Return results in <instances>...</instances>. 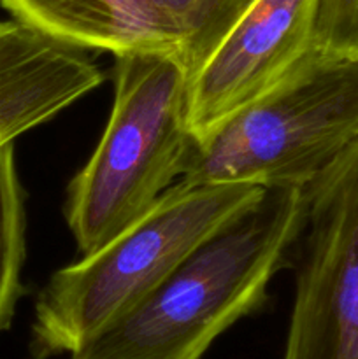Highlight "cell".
Segmentation results:
<instances>
[{
  "label": "cell",
  "instance_id": "1",
  "mask_svg": "<svg viewBox=\"0 0 358 359\" xmlns=\"http://www.w3.org/2000/svg\"><path fill=\"white\" fill-rule=\"evenodd\" d=\"M304 207L305 188L265 189L70 359H200L265 304L270 280L293 255Z\"/></svg>",
  "mask_w": 358,
  "mask_h": 359
},
{
  "label": "cell",
  "instance_id": "2",
  "mask_svg": "<svg viewBox=\"0 0 358 359\" xmlns=\"http://www.w3.org/2000/svg\"><path fill=\"white\" fill-rule=\"evenodd\" d=\"M114 102L104 133L67 186V226L81 256L139 221L175 179L193 146L190 74L175 51L114 56Z\"/></svg>",
  "mask_w": 358,
  "mask_h": 359
},
{
  "label": "cell",
  "instance_id": "3",
  "mask_svg": "<svg viewBox=\"0 0 358 359\" xmlns=\"http://www.w3.org/2000/svg\"><path fill=\"white\" fill-rule=\"evenodd\" d=\"M263 191L251 184L175 182L139 221L49 277L35 300L30 358L76 353Z\"/></svg>",
  "mask_w": 358,
  "mask_h": 359
},
{
  "label": "cell",
  "instance_id": "4",
  "mask_svg": "<svg viewBox=\"0 0 358 359\" xmlns=\"http://www.w3.org/2000/svg\"><path fill=\"white\" fill-rule=\"evenodd\" d=\"M358 139V56L311 49L279 83L202 139L183 184L307 188Z\"/></svg>",
  "mask_w": 358,
  "mask_h": 359
},
{
  "label": "cell",
  "instance_id": "5",
  "mask_svg": "<svg viewBox=\"0 0 358 359\" xmlns=\"http://www.w3.org/2000/svg\"><path fill=\"white\" fill-rule=\"evenodd\" d=\"M283 359H358V139L305 188Z\"/></svg>",
  "mask_w": 358,
  "mask_h": 359
},
{
  "label": "cell",
  "instance_id": "6",
  "mask_svg": "<svg viewBox=\"0 0 358 359\" xmlns=\"http://www.w3.org/2000/svg\"><path fill=\"white\" fill-rule=\"evenodd\" d=\"M318 0H255L190 77L188 126L202 139L279 83L312 49Z\"/></svg>",
  "mask_w": 358,
  "mask_h": 359
},
{
  "label": "cell",
  "instance_id": "7",
  "mask_svg": "<svg viewBox=\"0 0 358 359\" xmlns=\"http://www.w3.org/2000/svg\"><path fill=\"white\" fill-rule=\"evenodd\" d=\"M104 81L84 49L0 21V147L49 121Z\"/></svg>",
  "mask_w": 358,
  "mask_h": 359
},
{
  "label": "cell",
  "instance_id": "8",
  "mask_svg": "<svg viewBox=\"0 0 358 359\" xmlns=\"http://www.w3.org/2000/svg\"><path fill=\"white\" fill-rule=\"evenodd\" d=\"M16 23L79 49L175 51L183 32L154 0H0Z\"/></svg>",
  "mask_w": 358,
  "mask_h": 359
},
{
  "label": "cell",
  "instance_id": "9",
  "mask_svg": "<svg viewBox=\"0 0 358 359\" xmlns=\"http://www.w3.org/2000/svg\"><path fill=\"white\" fill-rule=\"evenodd\" d=\"M25 193L14 158V144L0 147V333L11 326L18 300L23 294Z\"/></svg>",
  "mask_w": 358,
  "mask_h": 359
},
{
  "label": "cell",
  "instance_id": "10",
  "mask_svg": "<svg viewBox=\"0 0 358 359\" xmlns=\"http://www.w3.org/2000/svg\"><path fill=\"white\" fill-rule=\"evenodd\" d=\"M255 0H154L183 32L181 62L190 77Z\"/></svg>",
  "mask_w": 358,
  "mask_h": 359
},
{
  "label": "cell",
  "instance_id": "11",
  "mask_svg": "<svg viewBox=\"0 0 358 359\" xmlns=\"http://www.w3.org/2000/svg\"><path fill=\"white\" fill-rule=\"evenodd\" d=\"M312 49L358 56V0H318Z\"/></svg>",
  "mask_w": 358,
  "mask_h": 359
}]
</instances>
